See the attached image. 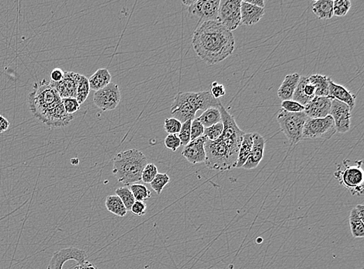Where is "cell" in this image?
<instances>
[{
	"label": "cell",
	"mask_w": 364,
	"mask_h": 269,
	"mask_svg": "<svg viewBox=\"0 0 364 269\" xmlns=\"http://www.w3.org/2000/svg\"><path fill=\"white\" fill-rule=\"evenodd\" d=\"M193 49L207 65L219 63L234 50L232 32L219 21H206L198 26L192 38Z\"/></svg>",
	"instance_id": "2"
},
{
	"label": "cell",
	"mask_w": 364,
	"mask_h": 269,
	"mask_svg": "<svg viewBox=\"0 0 364 269\" xmlns=\"http://www.w3.org/2000/svg\"><path fill=\"white\" fill-rule=\"evenodd\" d=\"M211 93L214 98L219 100V98L225 95V87L223 85L219 84L217 82H214L211 85Z\"/></svg>",
	"instance_id": "43"
},
{
	"label": "cell",
	"mask_w": 364,
	"mask_h": 269,
	"mask_svg": "<svg viewBox=\"0 0 364 269\" xmlns=\"http://www.w3.org/2000/svg\"><path fill=\"white\" fill-rule=\"evenodd\" d=\"M120 99L121 94L119 86L114 83H110L106 87L95 92L94 103L102 111H111L117 108Z\"/></svg>",
	"instance_id": "10"
},
{
	"label": "cell",
	"mask_w": 364,
	"mask_h": 269,
	"mask_svg": "<svg viewBox=\"0 0 364 269\" xmlns=\"http://www.w3.org/2000/svg\"><path fill=\"white\" fill-rule=\"evenodd\" d=\"M350 160L343 161V169L340 165L334 173L335 178L350 191L351 195L361 197L363 195L364 174L362 161H356L355 165H350Z\"/></svg>",
	"instance_id": "6"
},
{
	"label": "cell",
	"mask_w": 364,
	"mask_h": 269,
	"mask_svg": "<svg viewBox=\"0 0 364 269\" xmlns=\"http://www.w3.org/2000/svg\"><path fill=\"white\" fill-rule=\"evenodd\" d=\"M192 121H187L182 124L180 131L178 133V138L180 141L181 145L184 146L189 144L191 141L190 140V127H191Z\"/></svg>",
	"instance_id": "37"
},
{
	"label": "cell",
	"mask_w": 364,
	"mask_h": 269,
	"mask_svg": "<svg viewBox=\"0 0 364 269\" xmlns=\"http://www.w3.org/2000/svg\"><path fill=\"white\" fill-rule=\"evenodd\" d=\"M220 0H196L189 7V13L196 16L202 23L216 21L219 18Z\"/></svg>",
	"instance_id": "11"
},
{
	"label": "cell",
	"mask_w": 364,
	"mask_h": 269,
	"mask_svg": "<svg viewBox=\"0 0 364 269\" xmlns=\"http://www.w3.org/2000/svg\"><path fill=\"white\" fill-rule=\"evenodd\" d=\"M113 163L112 171L116 179L124 186H129L141 181V174L148 160L138 149H129L117 153Z\"/></svg>",
	"instance_id": "5"
},
{
	"label": "cell",
	"mask_w": 364,
	"mask_h": 269,
	"mask_svg": "<svg viewBox=\"0 0 364 269\" xmlns=\"http://www.w3.org/2000/svg\"><path fill=\"white\" fill-rule=\"evenodd\" d=\"M158 173V168L155 164L148 163L143 169L141 181L144 183L150 184Z\"/></svg>",
	"instance_id": "35"
},
{
	"label": "cell",
	"mask_w": 364,
	"mask_h": 269,
	"mask_svg": "<svg viewBox=\"0 0 364 269\" xmlns=\"http://www.w3.org/2000/svg\"><path fill=\"white\" fill-rule=\"evenodd\" d=\"M282 109L288 112H304V106L294 100H286L282 101Z\"/></svg>",
	"instance_id": "40"
},
{
	"label": "cell",
	"mask_w": 364,
	"mask_h": 269,
	"mask_svg": "<svg viewBox=\"0 0 364 269\" xmlns=\"http://www.w3.org/2000/svg\"><path fill=\"white\" fill-rule=\"evenodd\" d=\"M333 100L345 103L353 110L356 105V95L341 85L336 84L331 79L329 80V95Z\"/></svg>",
	"instance_id": "19"
},
{
	"label": "cell",
	"mask_w": 364,
	"mask_h": 269,
	"mask_svg": "<svg viewBox=\"0 0 364 269\" xmlns=\"http://www.w3.org/2000/svg\"><path fill=\"white\" fill-rule=\"evenodd\" d=\"M79 74L72 71H65L64 78L59 83L50 81L61 98H76Z\"/></svg>",
	"instance_id": "16"
},
{
	"label": "cell",
	"mask_w": 364,
	"mask_h": 269,
	"mask_svg": "<svg viewBox=\"0 0 364 269\" xmlns=\"http://www.w3.org/2000/svg\"><path fill=\"white\" fill-rule=\"evenodd\" d=\"M64 74H65V72L61 68H54L51 71V74H50L51 81L53 83H59V82L62 81L64 78Z\"/></svg>",
	"instance_id": "44"
},
{
	"label": "cell",
	"mask_w": 364,
	"mask_h": 269,
	"mask_svg": "<svg viewBox=\"0 0 364 269\" xmlns=\"http://www.w3.org/2000/svg\"><path fill=\"white\" fill-rule=\"evenodd\" d=\"M309 82L315 86V97H328L329 78L328 76L315 74L308 77Z\"/></svg>",
	"instance_id": "26"
},
{
	"label": "cell",
	"mask_w": 364,
	"mask_h": 269,
	"mask_svg": "<svg viewBox=\"0 0 364 269\" xmlns=\"http://www.w3.org/2000/svg\"><path fill=\"white\" fill-rule=\"evenodd\" d=\"M195 2H196V0H183L182 1L183 4L188 7L193 5Z\"/></svg>",
	"instance_id": "48"
},
{
	"label": "cell",
	"mask_w": 364,
	"mask_h": 269,
	"mask_svg": "<svg viewBox=\"0 0 364 269\" xmlns=\"http://www.w3.org/2000/svg\"><path fill=\"white\" fill-rule=\"evenodd\" d=\"M111 82V74L106 68H100L97 70L90 78L89 84L90 90L97 91L106 87Z\"/></svg>",
	"instance_id": "24"
},
{
	"label": "cell",
	"mask_w": 364,
	"mask_h": 269,
	"mask_svg": "<svg viewBox=\"0 0 364 269\" xmlns=\"http://www.w3.org/2000/svg\"><path fill=\"white\" fill-rule=\"evenodd\" d=\"M130 190L135 197V201L144 202L152 197L149 188L142 184H132L130 185Z\"/></svg>",
	"instance_id": "30"
},
{
	"label": "cell",
	"mask_w": 364,
	"mask_h": 269,
	"mask_svg": "<svg viewBox=\"0 0 364 269\" xmlns=\"http://www.w3.org/2000/svg\"><path fill=\"white\" fill-rule=\"evenodd\" d=\"M62 104L65 112L70 115H73L75 112H77L81 106L76 98L62 99Z\"/></svg>",
	"instance_id": "39"
},
{
	"label": "cell",
	"mask_w": 364,
	"mask_h": 269,
	"mask_svg": "<svg viewBox=\"0 0 364 269\" xmlns=\"http://www.w3.org/2000/svg\"><path fill=\"white\" fill-rule=\"evenodd\" d=\"M351 112L350 107L345 103L339 100H333L330 116L334 121L336 132L344 133L350 130Z\"/></svg>",
	"instance_id": "13"
},
{
	"label": "cell",
	"mask_w": 364,
	"mask_h": 269,
	"mask_svg": "<svg viewBox=\"0 0 364 269\" xmlns=\"http://www.w3.org/2000/svg\"><path fill=\"white\" fill-rule=\"evenodd\" d=\"M246 2L251 5L255 6V7H260V8L264 9L265 7V2L263 0H248Z\"/></svg>",
	"instance_id": "47"
},
{
	"label": "cell",
	"mask_w": 364,
	"mask_h": 269,
	"mask_svg": "<svg viewBox=\"0 0 364 269\" xmlns=\"http://www.w3.org/2000/svg\"><path fill=\"white\" fill-rule=\"evenodd\" d=\"M205 129V127L198 121L197 118L193 119L191 122V127H190V140L193 141V140L204 136Z\"/></svg>",
	"instance_id": "38"
},
{
	"label": "cell",
	"mask_w": 364,
	"mask_h": 269,
	"mask_svg": "<svg viewBox=\"0 0 364 269\" xmlns=\"http://www.w3.org/2000/svg\"><path fill=\"white\" fill-rule=\"evenodd\" d=\"M223 124L222 122L217 123L211 127H207L205 129V133L204 136L206 137L210 141H215L219 139L223 132Z\"/></svg>",
	"instance_id": "34"
},
{
	"label": "cell",
	"mask_w": 364,
	"mask_h": 269,
	"mask_svg": "<svg viewBox=\"0 0 364 269\" xmlns=\"http://www.w3.org/2000/svg\"><path fill=\"white\" fill-rule=\"evenodd\" d=\"M301 75L298 73L287 74L277 91V95L282 101L292 100Z\"/></svg>",
	"instance_id": "22"
},
{
	"label": "cell",
	"mask_w": 364,
	"mask_h": 269,
	"mask_svg": "<svg viewBox=\"0 0 364 269\" xmlns=\"http://www.w3.org/2000/svg\"><path fill=\"white\" fill-rule=\"evenodd\" d=\"M264 14L265 9L251 5L246 1L241 3V24L255 25L260 22Z\"/></svg>",
	"instance_id": "20"
},
{
	"label": "cell",
	"mask_w": 364,
	"mask_h": 269,
	"mask_svg": "<svg viewBox=\"0 0 364 269\" xmlns=\"http://www.w3.org/2000/svg\"><path fill=\"white\" fill-rule=\"evenodd\" d=\"M307 118L304 112H288L283 109L279 111L277 122L290 146L296 145L303 140V129Z\"/></svg>",
	"instance_id": "7"
},
{
	"label": "cell",
	"mask_w": 364,
	"mask_h": 269,
	"mask_svg": "<svg viewBox=\"0 0 364 269\" xmlns=\"http://www.w3.org/2000/svg\"><path fill=\"white\" fill-rule=\"evenodd\" d=\"M166 147L173 151H176L181 146L180 141L176 134H169L164 141Z\"/></svg>",
	"instance_id": "41"
},
{
	"label": "cell",
	"mask_w": 364,
	"mask_h": 269,
	"mask_svg": "<svg viewBox=\"0 0 364 269\" xmlns=\"http://www.w3.org/2000/svg\"><path fill=\"white\" fill-rule=\"evenodd\" d=\"M146 210H147V205L144 202L135 201L131 208V212L138 217L144 216L146 214Z\"/></svg>",
	"instance_id": "42"
},
{
	"label": "cell",
	"mask_w": 364,
	"mask_h": 269,
	"mask_svg": "<svg viewBox=\"0 0 364 269\" xmlns=\"http://www.w3.org/2000/svg\"><path fill=\"white\" fill-rule=\"evenodd\" d=\"M206 140V137L202 136L197 139L190 141L184 147L182 156L187 159V162L193 165L205 163L206 152H205V143Z\"/></svg>",
	"instance_id": "15"
},
{
	"label": "cell",
	"mask_w": 364,
	"mask_h": 269,
	"mask_svg": "<svg viewBox=\"0 0 364 269\" xmlns=\"http://www.w3.org/2000/svg\"><path fill=\"white\" fill-rule=\"evenodd\" d=\"M197 120L205 127V128L222 122L220 109L219 108H209L207 110L204 111L203 113L197 118Z\"/></svg>",
	"instance_id": "27"
},
{
	"label": "cell",
	"mask_w": 364,
	"mask_h": 269,
	"mask_svg": "<svg viewBox=\"0 0 364 269\" xmlns=\"http://www.w3.org/2000/svg\"><path fill=\"white\" fill-rule=\"evenodd\" d=\"M105 206L109 212L117 217H124L127 214L128 210L125 206L117 195L106 197Z\"/></svg>",
	"instance_id": "28"
},
{
	"label": "cell",
	"mask_w": 364,
	"mask_h": 269,
	"mask_svg": "<svg viewBox=\"0 0 364 269\" xmlns=\"http://www.w3.org/2000/svg\"><path fill=\"white\" fill-rule=\"evenodd\" d=\"M74 269H98L97 268V265L93 264V263L89 262V261H86L83 264H78Z\"/></svg>",
	"instance_id": "46"
},
{
	"label": "cell",
	"mask_w": 364,
	"mask_h": 269,
	"mask_svg": "<svg viewBox=\"0 0 364 269\" xmlns=\"http://www.w3.org/2000/svg\"><path fill=\"white\" fill-rule=\"evenodd\" d=\"M89 92H90V88H89V80L86 76L79 74L76 97L79 104L82 105L85 103V101L87 100Z\"/></svg>",
	"instance_id": "29"
},
{
	"label": "cell",
	"mask_w": 364,
	"mask_h": 269,
	"mask_svg": "<svg viewBox=\"0 0 364 269\" xmlns=\"http://www.w3.org/2000/svg\"><path fill=\"white\" fill-rule=\"evenodd\" d=\"M312 11L317 17L321 20L332 19L333 14V1L332 0H318L312 6Z\"/></svg>",
	"instance_id": "25"
},
{
	"label": "cell",
	"mask_w": 364,
	"mask_h": 269,
	"mask_svg": "<svg viewBox=\"0 0 364 269\" xmlns=\"http://www.w3.org/2000/svg\"><path fill=\"white\" fill-rule=\"evenodd\" d=\"M170 178L167 173H158L155 179L151 182V187L157 194H161V191L170 183Z\"/></svg>",
	"instance_id": "32"
},
{
	"label": "cell",
	"mask_w": 364,
	"mask_h": 269,
	"mask_svg": "<svg viewBox=\"0 0 364 269\" xmlns=\"http://www.w3.org/2000/svg\"><path fill=\"white\" fill-rule=\"evenodd\" d=\"M221 115L223 132L219 139L205 143L206 152L205 165L210 169L227 171L234 168L237 162L239 147L245 132L239 128L234 117L221 105Z\"/></svg>",
	"instance_id": "1"
},
{
	"label": "cell",
	"mask_w": 364,
	"mask_h": 269,
	"mask_svg": "<svg viewBox=\"0 0 364 269\" xmlns=\"http://www.w3.org/2000/svg\"><path fill=\"white\" fill-rule=\"evenodd\" d=\"M315 97V88L309 82L308 76H301L292 100L305 106Z\"/></svg>",
	"instance_id": "18"
},
{
	"label": "cell",
	"mask_w": 364,
	"mask_h": 269,
	"mask_svg": "<svg viewBox=\"0 0 364 269\" xmlns=\"http://www.w3.org/2000/svg\"><path fill=\"white\" fill-rule=\"evenodd\" d=\"M182 127V123L174 118H167L164 122V129L169 134H178Z\"/></svg>",
	"instance_id": "36"
},
{
	"label": "cell",
	"mask_w": 364,
	"mask_h": 269,
	"mask_svg": "<svg viewBox=\"0 0 364 269\" xmlns=\"http://www.w3.org/2000/svg\"><path fill=\"white\" fill-rule=\"evenodd\" d=\"M336 133L334 121L331 116L306 120L303 129V139L329 140Z\"/></svg>",
	"instance_id": "8"
},
{
	"label": "cell",
	"mask_w": 364,
	"mask_h": 269,
	"mask_svg": "<svg viewBox=\"0 0 364 269\" xmlns=\"http://www.w3.org/2000/svg\"><path fill=\"white\" fill-rule=\"evenodd\" d=\"M28 101L33 116L49 127H65L74 119L73 115L65 112L62 99L46 80L33 85Z\"/></svg>",
	"instance_id": "3"
},
{
	"label": "cell",
	"mask_w": 364,
	"mask_h": 269,
	"mask_svg": "<svg viewBox=\"0 0 364 269\" xmlns=\"http://www.w3.org/2000/svg\"><path fill=\"white\" fill-rule=\"evenodd\" d=\"M115 193L124 203L127 210H131L135 200L130 188H128V186L119 187L116 189Z\"/></svg>",
	"instance_id": "31"
},
{
	"label": "cell",
	"mask_w": 364,
	"mask_h": 269,
	"mask_svg": "<svg viewBox=\"0 0 364 269\" xmlns=\"http://www.w3.org/2000/svg\"><path fill=\"white\" fill-rule=\"evenodd\" d=\"M240 0H222L219 5L217 21L232 32L241 24Z\"/></svg>",
	"instance_id": "9"
},
{
	"label": "cell",
	"mask_w": 364,
	"mask_h": 269,
	"mask_svg": "<svg viewBox=\"0 0 364 269\" xmlns=\"http://www.w3.org/2000/svg\"><path fill=\"white\" fill-rule=\"evenodd\" d=\"M252 140H253V143H252V150H251L249 159L242 167L245 169H254L260 165L263 159L265 145H266V141H265L264 138L260 133H252Z\"/></svg>",
	"instance_id": "17"
},
{
	"label": "cell",
	"mask_w": 364,
	"mask_h": 269,
	"mask_svg": "<svg viewBox=\"0 0 364 269\" xmlns=\"http://www.w3.org/2000/svg\"><path fill=\"white\" fill-rule=\"evenodd\" d=\"M86 252L77 247H68L54 252L47 269H62L68 261H76L78 264H83L86 261Z\"/></svg>",
	"instance_id": "12"
},
{
	"label": "cell",
	"mask_w": 364,
	"mask_h": 269,
	"mask_svg": "<svg viewBox=\"0 0 364 269\" xmlns=\"http://www.w3.org/2000/svg\"><path fill=\"white\" fill-rule=\"evenodd\" d=\"M10 127V122L7 118L0 115V133L7 131Z\"/></svg>",
	"instance_id": "45"
},
{
	"label": "cell",
	"mask_w": 364,
	"mask_h": 269,
	"mask_svg": "<svg viewBox=\"0 0 364 269\" xmlns=\"http://www.w3.org/2000/svg\"><path fill=\"white\" fill-rule=\"evenodd\" d=\"M333 99L330 97H315L304 106V112L309 118H324L330 116Z\"/></svg>",
	"instance_id": "14"
},
{
	"label": "cell",
	"mask_w": 364,
	"mask_h": 269,
	"mask_svg": "<svg viewBox=\"0 0 364 269\" xmlns=\"http://www.w3.org/2000/svg\"><path fill=\"white\" fill-rule=\"evenodd\" d=\"M252 133H245L242 137V143L239 147V155H238L237 162H236L235 168H241L247 162L252 150Z\"/></svg>",
	"instance_id": "23"
},
{
	"label": "cell",
	"mask_w": 364,
	"mask_h": 269,
	"mask_svg": "<svg viewBox=\"0 0 364 269\" xmlns=\"http://www.w3.org/2000/svg\"><path fill=\"white\" fill-rule=\"evenodd\" d=\"M220 100L214 98L209 91L198 92H179L173 100L171 113L182 124L193 121L198 110L220 107Z\"/></svg>",
	"instance_id": "4"
},
{
	"label": "cell",
	"mask_w": 364,
	"mask_h": 269,
	"mask_svg": "<svg viewBox=\"0 0 364 269\" xmlns=\"http://www.w3.org/2000/svg\"><path fill=\"white\" fill-rule=\"evenodd\" d=\"M364 207L363 205L358 204L350 212V226L352 235L355 238L364 237Z\"/></svg>",
	"instance_id": "21"
},
{
	"label": "cell",
	"mask_w": 364,
	"mask_h": 269,
	"mask_svg": "<svg viewBox=\"0 0 364 269\" xmlns=\"http://www.w3.org/2000/svg\"><path fill=\"white\" fill-rule=\"evenodd\" d=\"M351 8L350 0H336L333 1V14L336 16H344Z\"/></svg>",
	"instance_id": "33"
}]
</instances>
